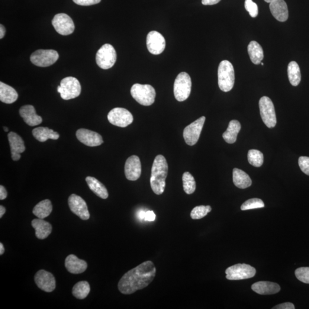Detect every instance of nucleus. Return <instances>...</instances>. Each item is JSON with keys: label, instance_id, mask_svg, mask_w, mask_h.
Instances as JSON below:
<instances>
[{"label": "nucleus", "instance_id": "nucleus-33", "mask_svg": "<svg viewBox=\"0 0 309 309\" xmlns=\"http://www.w3.org/2000/svg\"><path fill=\"white\" fill-rule=\"evenodd\" d=\"M91 288L87 281H80L74 285L72 289V294L77 299H83L88 295Z\"/></svg>", "mask_w": 309, "mask_h": 309}, {"label": "nucleus", "instance_id": "nucleus-28", "mask_svg": "<svg viewBox=\"0 0 309 309\" xmlns=\"http://www.w3.org/2000/svg\"><path fill=\"white\" fill-rule=\"evenodd\" d=\"M18 99L16 90L6 84L0 82V101L6 104H12Z\"/></svg>", "mask_w": 309, "mask_h": 309}, {"label": "nucleus", "instance_id": "nucleus-34", "mask_svg": "<svg viewBox=\"0 0 309 309\" xmlns=\"http://www.w3.org/2000/svg\"><path fill=\"white\" fill-rule=\"evenodd\" d=\"M183 189L187 194H193L196 189V182L194 176L190 173L186 172L182 176Z\"/></svg>", "mask_w": 309, "mask_h": 309}, {"label": "nucleus", "instance_id": "nucleus-3", "mask_svg": "<svg viewBox=\"0 0 309 309\" xmlns=\"http://www.w3.org/2000/svg\"><path fill=\"white\" fill-rule=\"evenodd\" d=\"M219 87L227 92L233 89L235 82V73L233 64L227 60L221 62L218 70Z\"/></svg>", "mask_w": 309, "mask_h": 309}, {"label": "nucleus", "instance_id": "nucleus-22", "mask_svg": "<svg viewBox=\"0 0 309 309\" xmlns=\"http://www.w3.org/2000/svg\"><path fill=\"white\" fill-rule=\"evenodd\" d=\"M65 266L70 273L79 275L86 271L88 265L85 260L80 259L73 254H70L66 258Z\"/></svg>", "mask_w": 309, "mask_h": 309}, {"label": "nucleus", "instance_id": "nucleus-49", "mask_svg": "<svg viewBox=\"0 0 309 309\" xmlns=\"http://www.w3.org/2000/svg\"><path fill=\"white\" fill-rule=\"evenodd\" d=\"M266 2L270 3L274 1V0H264Z\"/></svg>", "mask_w": 309, "mask_h": 309}, {"label": "nucleus", "instance_id": "nucleus-42", "mask_svg": "<svg viewBox=\"0 0 309 309\" xmlns=\"http://www.w3.org/2000/svg\"><path fill=\"white\" fill-rule=\"evenodd\" d=\"M273 309H294V305L291 302H285V303L275 306Z\"/></svg>", "mask_w": 309, "mask_h": 309}, {"label": "nucleus", "instance_id": "nucleus-31", "mask_svg": "<svg viewBox=\"0 0 309 309\" xmlns=\"http://www.w3.org/2000/svg\"><path fill=\"white\" fill-rule=\"evenodd\" d=\"M52 205L49 199H45L34 206L33 214L38 218L44 219L48 217L52 211Z\"/></svg>", "mask_w": 309, "mask_h": 309}, {"label": "nucleus", "instance_id": "nucleus-21", "mask_svg": "<svg viewBox=\"0 0 309 309\" xmlns=\"http://www.w3.org/2000/svg\"><path fill=\"white\" fill-rule=\"evenodd\" d=\"M269 8L273 17L280 22H285L289 17L288 5L284 0H274Z\"/></svg>", "mask_w": 309, "mask_h": 309}, {"label": "nucleus", "instance_id": "nucleus-38", "mask_svg": "<svg viewBox=\"0 0 309 309\" xmlns=\"http://www.w3.org/2000/svg\"><path fill=\"white\" fill-rule=\"evenodd\" d=\"M295 275L299 281L309 284V267H302L296 269Z\"/></svg>", "mask_w": 309, "mask_h": 309}, {"label": "nucleus", "instance_id": "nucleus-6", "mask_svg": "<svg viewBox=\"0 0 309 309\" xmlns=\"http://www.w3.org/2000/svg\"><path fill=\"white\" fill-rule=\"evenodd\" d=\"M191 79L188 73H180L175 80L173 93L177 101L183 102L188 99L191 91Z\"/></svg>", "mask_w": 309, "mask_h": 309}, {"label": "nucleus", "instance_id": "nucleus-14", "mask_svg": "<svg viewBox=\"0 0 309 309\" xmlns=\"http://www.w3.org/2000/svg\"><path fill=\"white\" fill-rule=\"evenodd\" d=\"M70 210L83 221L88 220L90 214L88 206L84 199L80 196L72 194L69 198Z\"/></svg>", "mask_w": 309, "mask_h": 309}, {"label": "nucleus", "instance_id": "nucleus-36", "mask_svg": "<svg viewBox=\"0 0 309 309\" xmlns=\"http://www.w3.org/2000/svg\"><path fill=\"white\" fill-rule=\"evenodd\" d=\"M210 206H199L192 209L190 216L192 220H201L211 211Z\"/></svg>", "mask_w": 309, "mask_h": 309}, {"label": "nucleus", "instance_id": "nucleus-37", "mask_svg": "<svg viewBox=\"0 0 309 309\" xmlns=\"http://www.w3.org/2000/svg\"><path fill=\"white\" fill-rule=\"evenodd\" d=\"M265 207V204L258 198L250 199L243 203L241 206V210L243 211L252 210V209L260 208Z\"/></svg>", "mask_w": 309, "mask_h": 309}, {"label": "nucleus", "instance_id": "nucleus-40", "mask_svg": "<svg viewBox=\"0 0 309 309\" xmlns=\"http://www.w3.org/2000/svg\"><path fill=\"white\" fill-rule=\"evenodd\" d=\"M298 165L302 172L309 176V157L301 156L299 157Z\"/></svg>", "mask_w": 309, "mask_h": 309}, {"label": "nucleus", "instance_id": "nucleus-35", "mask_svg": "<svg viewBox=\"0 0 309 309\" xmlns=\"http://www.w3.org/2000/svg\"><path fill=\"white\" fill-rule=\"evenodd\" d=\"M248 161L251 165L259 167L263 163V154L260 151L257 150H250L248 152Z\"/></svg>", "mask_w": 309, "mask_h": 309}, {"label": "nucleus", "instance_id": "nucleus-39", "mask_svg": "<svg viewBox=\"0 0 309 309\" xmlns=\"http://www.w3.org/2000/svg\"><path fill=\"white\" fill-rule=\"evenodd\" d=\"M244 7H245L246 10L249 13L251 17L255 18L258 15V8L256 3L254 2L253 0H245Z\"/></svg>", "mask_w": 309, "mask_h": 309}, {"label": "nucleus", "instance_id": "nucleus-2", "mask_svg": "<svg viewBox=\"0 0 309 309\" xmlns=\"http://www.w3.org/2000/svg\"><path fill=\"white\" fill-rule=\"evenodd\" d=\"M168 170V164L165 157L158 154L154 159L150 178L151 189L154 194L159 195L165 191Z\"/></svg>", "mask_w": 309, "mask_h": 309}, {"label": "nucleus", "instance_id": "nucleus-47", "mask_svg": "<svg viewBox=\"0 0 309 309\" xmlns=\"http://www.w3.org/2000/svg\"><path fill=\"white\" fill-rule=\"evenodd\" d=\"M6 212V208L3 206H0V218L3 217Z\"/></svg>", "mask_w": 309, "mask_h": 309}, {"label": "nucleus", "instance_id": "nucleus-11", "mask_svg": "<svg viewBox=\"0 0 309 309\" xmlns=\"http://www.w3.org/2000/svg\"><path fill=\"white\" fill-rule=\"evenodd\" d=\"M108 120L112 124L119 127L124 128L133 123V115L127 109L115 108L109 112Z\"/></svg>", "mask_w": 309, "mask_h": 309}, {"label": "nucleus", "instance_id": "nucleus-29", "mask_svg": "<svg viewBox=\"0 0 309 309\" xmlns=\"http://www.w3.org/2000/svg\"><path fill=\"white\" fill-rule=\"evenodd\" d=\"M251 61L256 65L261 63L264 57L261 46L256 41H251L247 47Z\"/></svg>", "mask_w": 309, "mask_h": 309}, {"label": "nucleus", "instance_id": "nucleus-13", "mask_svg": "<svg viewBox=\"0 0 309 309\" xmlns=\"http://www.w3.org/2000/svg\"><path fill=\"white\" fill-rule=\"evenodd\" d=\"M52 23L58 34L67 36L75 31V24L72 19L65 14H59L54 16Z\"/></svg>", "mask_w": 309, "mask_h": 309}, {"label": "nucleus", "instance_id": "nucleus-4", "mask_svg": "<svg viewBox=\"0 0 309 309\" xmlns=\"http://www.w3.org/2000/svg\"><path fill=\"white\" fill-rule=\"evenodd\" d=\"M131 94L140 104L150 106L154 102L156 92L151 85L135 84L131 89Z\"/></svg>", "mask_w": 309, "mask_h": 309}, {"label": "nucleus", "instance_id": "nucleus-23", "mask_svg": "<svg viewBox=\"0 0 309 309\" xmlns=\"http://www.w3.org/2000/svg\"><path fill=\"white\" fill-rule=\"evenodd\" d=\"M252 289L260 295H271L278 293L281 287L277 283L268 281H259L254 283Z\"/></svg>", "mask_w": 309, "mask_h": 309}, {"label": "nucleus", "instance_id": "nucleus-10", "mask_svg": "<svg viewBox=\"0 0 309 309\" xmlns=\"http://www.w3.org/2000/svg\"><path fill=\"white\" fill-rule=\"evenodd\" d=\"M225 273L228 280H242L253 278L256 275V270L247 264L238 263L229 267Z\"/></svg>", "mask_w": 309, "mask_h": 309}, {"label": "nucleus", "instance_id": "nucleus-12", "mask_svg": "<svg viewBox=\"0 0 309 309\" xmlns=\"http://www.w3.org/2000/svg\"><path fill=\"white\" fill-rule=\"evenodd\" d=\"M205 120L206 118L202 117L185 128L183 137L186 144L192 146L198 142Z\"/></svg>", "mask_w": 309, "mask_h": 309}, {"label": "nucleus", "instance_id": "nucleus-50", "mask_svg": "<svg viewBox=\"0 0 309 309\" xmlns=\"http://www.w3.org/2000/svg\"><path fill=\"white\" fill-rule=\"evenodd\" d=\"M4 128V130L5 132H8L9 130H8V128L7 127H4V128Z\"/></svg>", "mask_w": 309, "mask_h": 309}, {"label": "nucleus", "instance_id": "nucleus-51", "mask_svg": "<svg viewBox=\"0 0 309 309\" xmlns=\"http://www.w3.org/2000/svg\"><path fill=\"white\" fill-rule=\"evenodd\" d=\"M261 65H262V66H263V65H264V64H263V63H262V62H261Z\"/></svg>", "mask_w": 309, "mask_h": 309}, {"label": "nucleus", "instance_id": "nucleus-7", "mask_svg": "<svg viewBox=\"0 0 309 309\" xmlns=\"http://www.w3.org/2000/svg\"><path fill=\"white\" fill-rule=\"evenodd\" d=\"M117 59V52L114 47L109 44L103 45L96 55V63L103 69H111L114 66Z\"/></svg>", "mask_w": 309, "mask_h": 309}, {"label": "nucleus", "instance_id": "nucleus-18", "mask_svg": "<svg viewBox=\"0 0 309 309\" xmlns=\"http://www.w3.org/2000/svg\"><path fill=\"white\" fill-rule=\"evenodd\" d=\"M125 175L131 181L139 179L141 173V166L139 157L133 155L128 157L125 164Z\"/></svg>", "mask_w": 309, "mask_h": 309}, {"label": "nucleus", "instance_id": "nucleus-45", "mask_svg": "<svg viewBox=\"0 0 309 309\" xmlns=\"http://www.w3.org/2000/svg\"><path fill=\"white\" fill-rule=\"evenodd\" d=\"M221 0H202V3L204 5H212L218 4Z\"/></svg>", "mask_w": 309, "mask_h": 309}, {"label": "nucleus", "instance_id": "nucleus-8", "mask_svg": "<svg viewBox=\"0 0 309 309\" xmlns=\"http://www.w3.org/2000/svg\"><path fill=\"white\" fill-rule=\"evenodd\" d=\"M259 106L263 123L269 128L275 127L276 124V118L272 100L268 96H263L259 100Z\"/></svg>", "mask_w": 309, "mask_h": 309}, {"label": "nucleus", "instance_id": "nucleus-24", "mask_svg": "<svg viewBox=\"0 0 309 309\" xmlns=\"http://www.w3.org/2000/svg\"><path fill=\"white\" fill-rule=\"evenodd\" d=\"M32 226L35 230V235L39 240H45L50 236L52 231V225L43 219H34L31 222Z\"/></svg>", "mask_w": 309, "mask_h": 309}, {"label": "nucleus", "instance_id": "nucleus-44", "mask_svg": "<svg viewBox=\"0 0 309 309\" xmlns=\"http://www.w3.org/2000/svg\"><path fill=\"white\" fill-rule=\"evenodd\" d=\"M7 191H6L5 188L4 186H0V199L1 200H4L7 197Z\"/></svg>", "mask_w": 309, "mask_h": 309}, {"label": "nucleus", "instance_id": "nucleus-17", "mask_svg": "<svg viewBox=\"0 0 309 309\" xmlns=\"http://www.w3.org/2000/svg\"><path fill=\"white\" fill-rule=\"evenodd\" d=\"M76 137L80 142L89 147L101 146L103 143V139L101 135L96 132L81 128L77 130Z\"/></svg>", "mask_w": 309, "mask_h": 309}, {"label": "nucleus", "instance_id": "nucleus-25", "mask_svg": "<svg viewBox=\"0 0 309 309\" xmlns=\"http://www.w3.org/2000/svg\"><path fill=\"white\" fill-rule=\"evenodd\" d=\"M86 180L89 188L95 194L103 199L108 198L107 189L99 180L92 176L86 177Z\"/></svg>", "mask_w": 309, "mask_h": 309}, {"label": "nucleus", "instance_id": "nucleus-15", "mask_svg": "<svg viewBox=\"0 0 309 309\" xmlns=\"http://www.w3.org/2000/svg\"><path fill=\"white\" fill-rule=\"evenodd\" d=\"M34 281L38 288L47 292H52L56 289V279L52 274L40 270L34 275Z\"/></svg>", "mask_w": 309, "mask_h": 309}, {"label": "nucleus", "instance_id": "nucleus-27", "mask_svg": "<svg viewBox=\"0 0 309 309\" xmlns=\"http://www.w3.org/2000/svg\"><path fill=\"white\" fill-rule=\"evenodd\" d=\"M233 180L235 186L241 189L249 188L252 185V180L249 175L238 169L233 170Z\"/></svg>", "mask_w": 309, "mask_h": 309}, {"label": "nucleus", "instance_id": "nucleus-30", "mask_svg": "<svg viewBox=\"0 0 309 309\" xmlns=\"http://www.w3.org/2000/svg\"><path fill=\"white\" fill-rule=\"evenodd\" d=\"M241 129V125L236 120H231L227 130L223 134V138L228 144H233L237 141V135Z\"/></svg>", "mask_w": 309, "mask_h": 309}, {"label": "nucleus", "instance_id": "nucleus-20", "mask_svg": "<svg viewBox=\"0 0 309 309\" xmlns=\"http://www.w3.org/2000/svg\"><path fill=\"white\" fill-rule=\"evenodd\" d=\"M19 113L26 124L34 127L39 125L43 121V119L36 114V109L33 105H26L22 106Z\"/></svg>", "mask_w": 309, "mask_h": 309}, {"label": "nucleus", "instance_id": "nucleus-43", "mask_svg": "<svg viewBox=\"0 0 309 309\" xmlns=\"http://www.w3.org/2000/svg\"><path fill=\"white\" fill-rule=\"evenodd\" d=\"M156 215L153 211H147L145 212L144 220L153 222L155 220Z\"/></svg>", "mask_w": 309, "mask_h": 309}, {"label": "nucleus", "instance_id": "nucleus-19", "mask_svg": "<svg viewBox=\"0 0 309 309\" xmlns=\"http://www.w3.org/2000/svg\"><path fill=\"white\" fill-rule=\"evenodd\" d=\"M9 144H10L12 158L17 161L21 158V154L25 150L24 140L17 134L11 132L8 135Z\"/></svg>", "mask_w": 309, "mask_h": 309}, {"label": "nucleus", "instance_id": "nucleus-32", "mask_svg": "<svg viewBox=\"0 0 309 309\" xmlns=\"http://www.w3.org/2000/svg\"><path fill=\"white\" fill-rule=\"evenodd\" d=\"M288 73L289 82L292 86H298L301 80L300 69L297 62H291L289 64Z\"/></svg>", "mask_w": 309, "mask_h": 309}, {"label": "nucleus", "instance_id": "nucleus-41", "mask_svg": "<svg viewBox=\"0 0 309 309\" xmlns=\"http://www.w3.org/2000/svg\"><path fill=\"white\" fill-rule=\"evenodd\" d=\"M75 4L81 6H90L99 4L101 0H73Z\"/></svg>", "mask_w": 309, "mask_h": 309}, {"label": "nucleus", "instance_id": "nucleus-1", "mask_svg": "<svg viewBox=\"0 0 309 309\" xmlns=\"http://www.w3.org/2000/svg\"><path fill=\"white\" fill-rule=\"evenodd\" d=\"M156 269L154 263L147 260L130 270L118 283V289L123 294H132L147 287L153 281Z\"/></svg>", "mask_w": 309, "mask_h": 309}, {"label": "nucleus", "instance_id": "nucleus-16", "mask_svg": "<svg viewBox=\"0 0 309 309\" xmlns=\"http://www.w3.org/2000/svg\"><path fill=\"white\" fill-rule=\"evenodd\" d=\"M146 42L147 49L151 53L157 55L165 50L166 40L158 32H150L147 35Z\"/></svg>", "mask_w": 309, "mask_h": 309}, {"label": "nucleus", "instance_id": "nucleus-9", "mask_svg": "<svg viewBox=\"0 0 309 309\" xmlns=\"http://www.w3.org/2000/svg\"><path fill=\"white\" fill-rule=\"evenodd\" d=\"M57 52L53 50H39L35 51L31 56V61L34 65L40 67H47L53 65L59 59Z\"/></svg>", "mask_w": 309, "mask_h": 309}, {"label": "nucleus", "instance_id": "nucleus-46", "mask_svg": "<svg viewBox=\"0 0 309 309\" xmlns=\"http://www.w3.org/2000/svg\"><path fill=\"white\" fill-rule=\"evenodd\" d=\"M6 30L4 26L2 24L0 25V38L2 39L5 34Z\"/></svg>", "mask_w": 309, "mask_h": 309}, {"label": "nucleus", "instance_id": "nucleus-48", "mask_svg": "<svg viewBox=\"0 0 309 309\" xmlns=\"http://www.w3.org/2000/svg\"><path fill=\"white\" fill-rule=\"evenodd\" d=\"M5 252V249L4 245L2 243H0V255L2 256Z\"/></svg>", "mask_w": 309, "mask_h": 309}, {"label": "nucleus", "instance_id": "nucleus-5", "mask_svg": "<svg viewBox=\"0 0 309 309\" xmlns=\"http://www.w3.org/2000/svg\"><path fill=\"white\" fill-rule=\"evenodd\" d=\"M81 91V85L79 80L71 76L63 79L57 87V92L60 93L61 98L66 101L78 97Z\"/></svg>", "mask_w": 309, "mask_h": 309}, {"label": "nucleus", "instance_id": "nucleus-26", "mask_svg": "<svg viewBox=\"0 0 309 309\" xmlns=\"http://www.w3.org/2000/svg\"><path fill=\"white\" fill-rule=\"evenodd\" d=\"M32 134L35 139L40 142H45L48 139L57 140L60 137L57 132L48 127H40L34 128L32 131Z\"/></svg>", "mask_w": 309, "mask_h": 309}]
</instances>
